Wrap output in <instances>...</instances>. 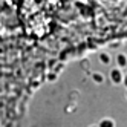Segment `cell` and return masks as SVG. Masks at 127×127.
Returning <instances> with one entry per match:
<instances>
[{
	"instance_id": "1",
	"label": "cell",
	"mask_w": 127,
	"mask_h": 127,
	"mask_svg": "<svg viewBox=\"0 0 127 127\" xmlns=\"http://www.w3.org/2000/svg\"><path fill=\"white\" fill-rule=\"evenodd\" d=\"M123 78H124V75H123V72H121L120 67H113L110 70V80H112L113 84H121Z\"/></svg>"
},
{
	"instance_id": "2",
	"label": "cell",
	"mask_w": 127,
	"mask_h": 127,
	"mask_svg": "<svg viewBox=\"0 0 127 127\" xmlns=\"http://www.w3.org/2000/svg\"><path fill=\"white\" fill-rule=\"evenodd\" d=\"M116 64H118L120 69L127 66V57L124 55V54H118V55H116Z\"/></svg>"
},
{
	"instance_id": "3",
	"label": "cell",
	"mask_w": 127,
	"mask_h": 127,
	"mask_svg": "<svg viewBox=\"0 0 127 127\" xmlns=\"http://www.w3.org/2000/svg\"><path fill=\"white\" fill-rule=\"evenodd\" d=\"M98 127H115V121L110 120V118H104L98 123Z\"/></svg>"
},
{
	"instance_id": "4",
	"label": "cell",
	"mask_w": 127,
	"mask_h": 127,
	"mask_svg": "<svg viewBox=\"0 0 127 127\" xmlns=\"http://www.w3.org/2000/svg\"><path fill=\"white\" fill-rule=\"evenodd\" d=\"M92 80L95 81V83H98V84H101L103 81H104V77H103L101 74H99V72H95V74L92 75Z\"/></svg>"
},
{
	"instance_id": "5",
	"label": "cell",
	"mask_w": 127,
	"mask_h": 127,
	"mask_svg": "<svg viewBox=\"0 0 127 127\" xmlns=\"http://www.w3.org/2000/svg\"><path fill=\"white\" fill-rule=\"evenodd\" d=\"M99 60H101L104 64H109V63H110V55L106 54V52H101V54H99Z\"/></svg>"
},
{
	"instance_id": "6",
	"label": "cell",
	"mask_w": 127,
	"mask_h": 127,
	"mask_svg": "<svg viewBox=\"0 0 127 127\" xmlns=\"http://www.w3.org/2000/svg\"><path fill=\"white\" fill-rule=\"evenodd\" d=\"M48 80H49V81H55V80H57V77H55V74H51V75L48 77Z\"/></svg>"
},
{
	"instance_id": "7",
	"label": "cell",
	"mask_w": 127,
	"mask_h": 127,
	"mask_svg": "<svg viewBox=\"0 0 127 127\" xmlns=\"http://www.w3.org/2000/svg\"><path fill=\"white\" fill-rule=\"evenodd\" d=\"M123 84L127 87V74H126V75H124V78H123Z\"/></svg>"
},
{
	"instance_id": "8",
	"label": "cell",
	"mask_w": 127,
	"mask_h": 127,
	"mask_svg": "<svg viewBox=\"0 0 127 127\" xmlns=\"http://www.w3.org/2000/svg\"><path fill=\"white\" fill-rule=\"evenodd\" d=\"M89 127H98V124H92V126H89Z\"/></svg>"
},
{
	"instance_id": "9",
	"label": "cell",
	"mask_w": 127,
	"mask_h": 127,
	"mask_svg": "<svg viewBox=\"0 0 127 127\" xmlns=\"http://www.w3.org/2000/svg\"><path fill=\"white\" fill-rule=\"evenodd\" d=\"M126 98H127V90H126Z\"/></svg>"
}]
</instances>
